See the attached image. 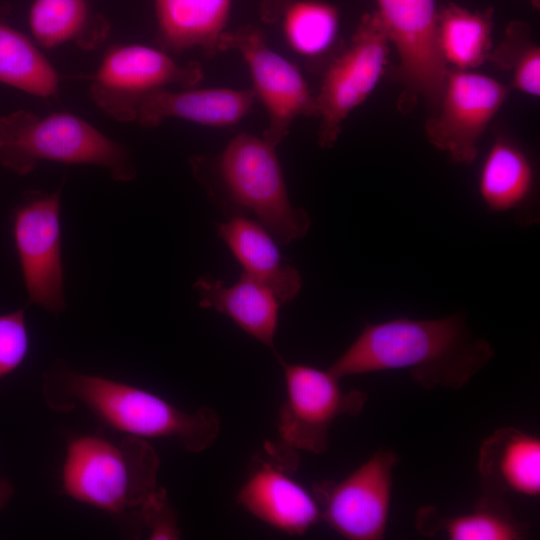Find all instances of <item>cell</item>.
Returning <instances> with one entry per match:
<instances>
[{
    "label": "cell",
    "instance_id": "obj_8",
    "mask_svg": "<svg viewBox=\"0 0 540 540\" xmlns=\"http://www.w3.org/2000/svg\"><path fill=\"white\" fill-rule=\"evenodd\" d=\"M285 400L278 411L277 429L282 444L293 450L321 454L328 448L333 421L344 415L357 416L367 395L344 391L329 369L281 361Z\"/></svg>",
    "mask_w": 540,
    "mask_h": 540
},
{
    "label": "cell",
    "instance_id": "obj_17",
    "mask_svg": "<svg viewBox=\"0 0 540 540\" xmlns=\"http://www.w3.org/2000/svg\"><path fill=\"white\" fill-rule=\"evenodd\" d=\"M217 233L243 267V272L265 285L280 303L291 302L299 293V271L285 262L273 236L256 220L232 216L217 224Z\"/></svg>",
    "mask_w": 540,
    "mask_h": 540
},
{
    "label": "cell",
    "instance_id": "obj_30",
    "mask_svg": "<svg viewBox=\"0 0 540 540\" xmlns=\"http://www.w3.org/2000/svg\"><path fill=\"white\" fill-rule=\"evenodd\" d=\"M14 494L12 483L4 478H0V513L6 508Z\"/></svg>",
    "mask_w": 540,
    "mask_h": 540
},
{
    "label": "cell",
    "instance_id": "obj_23",
    "mask_svg": "<svg viewBox=\"0 0 540 540\" xmlns=\"http://www.w3.org/2000/svg\"><path fill=\"white\" fill-rule=\"evenodd\" d=\"M492 11L450 4L437 17V43L448 69L473 70L492 52Z\"/></svg>",
    "mask_w": 540,
    "mask_h": 540
},
{
    "label": "cell",
    "instance_id": "obj_24",
    "mask_svg": "<svg viewBox=\"0 0 540 540\" xmlns=\"http://www.w3.org/2000/svg\"><path fill=\"white\" fill-rule=\"evenodd\" d=\"M9 11L0 3V82L39 97L54 95L57 72L32 41L8 23Z\"/></svg>",
    "mask_w": 540,
    "mask_h": 540
},
{
    "label": "cell",
    "instance_id": "obj_1",
    "mask_svg": "<svg viewBox=\"0 0 540 540\" xmlns=\"http://www.w3.org/2000/svg\"><path fill=\"white\" fill-rule=\"evenodd\" d=\"M491 345L472 334L464 318H395L366 324L328 368L342 379L380 371H407L424 389L458 390L493 357Z\"/></svg>",
    "mask_w": 540,
    "mask_h": 540
},
{
    "label": "cell",
    "instance_id": "obj_26",
    "mask_svg": "<svg viewBox=\"0 0 540 540\" xmlns=\"http://www.w3.org/2000/svg\"><path fill=\"white\" fill-rule=\"evenodd\" d=\"M489 60L511 75L512 87L526 95H540V49L521 22L511 23Z\"/></svg>",
    "mask_w": 540,
    "mask_h": 540
},
{
    "label": "cell",
    "instance_id": "obj_22",
    "mask_svg": "<svg viewBox=\"0 0 540 540\" xmlns=\"http://www.w3.org/2000/svg\"><path fill=\"white\" fill-rule=\"evenodd\" d=\"M533 185V167L526 153L508 138H496L478 179L479 193L487 208L503 212L520 207L530 196Z\"/></svg>",
    "mask_w": 540,
    "mask_h": 540
},
{
    "label": "cell",
    "instance_id": "obj_19",
    "mask_svg": "<svg viewBox=\"0 0 540 540\" xmlns=\"http://www.w3.org/2000/svg\"><path fill=\"white\" fill-rule=\"evenodd\" d=\"M231 0H155L156 41L163 51L199 48L207 57L220 52Z\"/></svg>",
    "mask_w": 540,
    "mask_h": 540
},
{
    "label": "cell",
    "instance_id": "obj_14",
    "mask_svg": "<svg viewBox=\"0 0 540 540\" xmlns=\"http://www.w3.org/2000/svg\"><path fill=\"white\" fill-rule=\"evenodd\" d=\"M269 460H260L237 493V503L258 520L290 535H302L320 519L313 495L295 478L294 450L269 444Z\"/></svg>",
    "mask_w": 540,
    "mask_h": 540
},
{
    "label": "cell",
    "instance_id": "obj_15",
    "mask_svg": "<svg viewBox=\"0 0 540 540\" xmlns=\"http://www.w3.org/2000/svg\"><path fill=\"white\" fill-rule=\"evenodd\" d=\"M477 468L482 494H540V439L515 427L495 430L481 442Z\"/></svg>",
    "mask_w": 540,
    "mask_h": 540
},
{
    "label": "cell",
    "instance_id": "obj_5",
    "mask_svg": "<svg viewBox=\"0 0 540 540\" xmlns=\"http://www.w3.org/2000/svg\"><path fill=\"white\" fill-rule=\"evenodd\" d=\"M42 160L100 166L119 182L136 176L129 150L75 115L52 113L40 117L18 110L1 117L2 165L24 175Z\"/></svg>",
    "mask_w": 540,
    "mask_h": 540
},
{
    "label": "cell",
    "instance_id": "obj_20",
    "mask_svg": "<svg viewBox=\"0 0 540 540\" xmlns=\"http://www.w3.org/2000/svg\"><path fill=\"white\" fill-rule=\"evenodd\" d=\"M417 531L429 537L449 540H520L529 525L517 519L503 497L482 494L472 511L445 516L433 507L423 506L415 516Z\"/></svg>",
    "mask_w": 540,
    "mask_h": 540
},
{
    "label": "cell",
    "instance_id": "obj_7",
    "mask_svg": "<svg viewBox=\"0 0 540 540\" xmlns=\"http://www.w3.org/2000/svg\"><path fill=\"white\" fill-rule=\"evenodd\" d=\"M202 66L181 64L162 49L144 45L110 47L92 78L90 95L96 105L120 122L136 121L142 100L168 85L190 89L202 81Z\"/></svg>",
    "mask_w": 540,
    "mask_h": 540
},
{
    "label": "cell",
    "instance_id": "obj_13",
    "mask_svg": "<svg viewBox=\"0 0 540 540\" xmlns=\"http://www.w3.org/2000/svg\"><path fill=\"white\" fill-rule=\"evenodd\" d=\"M390 44L399 59L407 96L436 107L448 72L437 43L435 0H376Z\"/></svg>",
    "mask_w": 540,
    "mask_h": 540
},
{
    "label": "cell",
    "instance_id": "obj_3",
    "mask_svg": "<svg viewBox=\"0 0 540 540\" xmlns=\"http://www.w3.org/2000/svg\"><path fill=\"white\" fill-rule=\"evenodd\" d=\"M276 148L263 136L241 132L220 154L193 156L190 165L228 217L252 214L277 243L287 245L306 235L310 218L290 202Z\"/></svg>",
    "mask_w": 540,
    "mask_h": 540
},
{
    "label": "cell",
    "instance_id": "obj_9",
    "mask_svg": "<svg viewBox=\"0 0 540 540\" xmlns=\"http://www.w3.org/2000/svg\"><path fill=\"white\" fill-rule=\"evenodd\" d=\"M508 94V86L488 75L448 69L434 114L424 125L427 140L452 162L473 163L479 141Z\"/></svg>",
    "mask_w": 540,
    "mask_h": 540
},
{
    "label": "cell",
    "instance_id": "obj_21",
    "mask_svg": "<svg viewBox=\"0 0 540 540\" xmlns=\"http://www.w3.org/2000/svg\"><path fill=\"white\" fill-rule=\"evenodd\" d=\"M29 26L35 40L47 49L73 42L93 50L105 42L110 30L106 19L91 11L88 0H34Z\"/></svg>",
    "mask_w": 540,
    "mask_h": 540
},
{
    "label": "cell",
    "instance_id": "obj_4",
    "mask_svg": "<svg viewBox=\"0 0 540 540\" xmlns=\"http://www.w3.org/2000/svg\"><path fill=\"white\" fill-rule=\"evenodd\" d=\"M158 456L143 438L115 444L93 435L68 442L61 473L62 493L114 515L142 508L160 489Z\"/></svg>",
    "mask_w": 540,
    "mask_h": 540
},
{
    "label": "cell",
    "instance_id": "obj_2",
    "mask_svg": "<svg viewBox=\"0 0 540 540\" xmlns=\"http://www.w3.org/2000/svg\"><path fill=\"white\" fill-rule=\"evenodd\" d=\"M43 396L54 411L68 413L81 405L127 436L174 439L193 453L210 447L220 430L219 416L210 407L185 412L147 390L61 362L44 374Z\"/></svg>",
    "mask_w": 540,
    "mask_h": 540
},
{
    "label": "cell",
    "instance_id": "obj_16",
    "mask_svg": "<svg viewBox=\"0 0 540 540\" xmlns=\"http://www.w3.org/2000/svg\"><path fill=\"white\" fill-rule=\"evenodd\" d=\"M256 96L252 88H205L171 92L165 88L147 95L136 121L156 127L167 118H180L211 127L235 125L250 111Z\"/></svg>",
    "mask_w": 540,
    "mask_h": 540
},
{
    "label": "cell",
    "instance_id": "obj_10",
    "mask_svg": "<svg viewBox=\"0 0 540 540\" xmlns=\"http://www.w3.org/2000/svg\"><path fill=\"white\" fill-rule=\"evenodd\" d=\"M397 463L392 450L379 449L344 479L316 483L312 493L321 519L346 539H382L387 529L393 470Z\"/></svg>",
    "mask_w": 540,
    "mask_h": 540
},
{
    "label": "cell",
    "instance_id": "obj_12",
    "mask_svg": "<svg viewBox=\"0 0 540 540\" xmlns=\"http://www.w3.org/2000/svg\"><path fill=\"white\" fill-rule=\"evenodd\" d=\"M61 189L30 191L14 212L13 235L29 303L52 314L66 307L61 253Z\"/></svg>",
    "mask_w": 540,
    "mask_h": 540
},
{
    "label": "cell",
    "instance_id": "obj_28",
    "mask_svg": "<svg viewBox=\"0 0 540 540\" xmlns=\"http://www.w3.org/2000/svg\"><path fill=\"white\" fill-rule=\"evenodd\" d=\"M139 518L149 529L150 539H177L180 530L166 491L161 488L139 511Z\"/></svg>",
    "mask_w": 540,
    "mask_h": 540
},
{
    "label": "cell",
    "instance_id": "obj_31",
    "mask_svg": "<svg viewBox=\"0 0 540 540\" xmlns=\"http://www.w3.org/2000/svg\"><path fill=\"white\" fill-rule=\"evenodd\" d=\"M535 7L539 6V0H532Z\"/></svg>",
    "mask_w": 540,
    "mask_h": 540
},
{
    "label": "cell",
    "instance_id": "obj_6",
    "mask_svg": "<svg viewBox=\"0 0 540 540\" xmlns=\"http://www.w3.org/2000/svg\"><path fill=\"white\" fill-rule=\"evenodd\" d=\"M390 45L378 13H366L350 42L329 62L315 95L321 148L333 147L349 114L376 88L387 66Z\"/></svg>",
    "mask_w": 540,
    "mask_h": 540
},
{
    "label": "cell",
    "instance_id": "obj_18",
    "mask_svg": "<svg viewBox=\"0 0 540 540\" xmlns=\"http://www.w3.org/2000/svg\"><path fill=\"white\" fill-rule=\"evenodd\" d=\"M199 305L227 315L244 332L274 350L280 301L271 289L244 272L233 285L211 277L193 284Z\"/></svg>",
    "mask_w": 540,
    "mask_h": 540
},
{
    "label": "cell",
    "instance_id": "obj_29",
    "mask_svg": "<svg viewBox=\"0 0 540 540\" xmlns=\"http://www.w3.org/2000/svg\"><path fill=\"white\" fill-rule=\"evenodd\" d=\"M292 0H268L263 8V16L266 21L272 22L276 20L279 15L282 13L284 8L291 2Z\"/></svg>",
    "mask_w": 540,
    "mask_h": 540
},
{
    "label": "cell",
    "instance_id": "obj_11",
    "mask_svg": "<svg viewBox=\"0 0 540 540\" xmlns=\"http://www.w3.org/2000/svg\"><path fill=\"white\" fill-rule=\"evenodd\" d=\"M220 52L237 51L248 66L256 100L268 115L263 137L278 146L300 116L316 117L315 95L303 75L290 61L272 50L264 31L245 25L225 31L220 39Z\"/></svg>",
    "mask_w": 540,
    "mask_h": 540
},
{
    "label": "cell",
    "instance_id": "obj_27",
    "mask_svg": "<svg viewBox=\"0 0 540 540\" xmlns=\"http://www.w3.org/2000/svg\"><path fill=\"white\" fill-rule=\"evenodd\" d=\"M29 336L24 309L0 315V379L15 371L24 361Z\"/></svg>",
    "mask_w": 540,
    "mask_h": 540
},
{
    "label": "cell",
    "instance_id": "obj_25",
    "mask_svg": "<svg viewBox=\"0 0 540 540\" xmlns=\"http://www.w3.org/2000/svg\"><path fill=\"white\" fill-rule=\"evenodd\" d=\"M282 13L285 39L297 54L316 59L334 46L339 31V13L333 5L314 0H292Z\"/></svg>",
    "mask_w": 540,
    "mask_h": 540
}]
</instances>
